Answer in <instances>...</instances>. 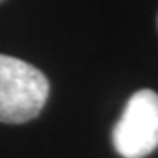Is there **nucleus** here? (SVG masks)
Instances as JSON below:
<instances>
[{
    "label": "nucleus",
    "instance_id": "nucleus-2",
    "mask_svg": "<svg viewBox=\"0 0 158 158\" xmlns=\"http://www.w3.org/2000/svg\"><path fill=\"white\" fill-rule=\"evenodd\" d=\"M114 149L123 158H144L158 148V93L139 90L128 98L113 130Z\"/></svg>",
    "mask_w": 158,
    "mask_h": 158
},
{
    "label": "nucleus",
    "instance_id": "nucleus-1",
    "mask_svg": "<svg viewBox=\"0 0 158 158\" xmlns=\"http://www.w3.org/2000/svg\"><path fill=\"white\" fill-rule=\"evenodd\" d=\"M49 95L48 77L19 58L0 55V121L25 123L39 116Z\"/></svg>",
    "mask_w": 158,
    "mask_h": 158
}]
</instances>
